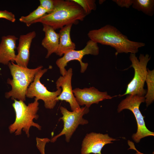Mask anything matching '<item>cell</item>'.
<instances>
[{"label":"cell","instance_id":"19","mask_svg":"<svg viewBox=\"0 0 154 154\" xmlns=\"http://www.w3.org/2000/svg\"><path fill=\"white\" fill-rule=\"evenodd\" d=\"M47 11L40 5L29 14L26 16H22L19 19L21 22L26 24L27 27H30L34 22L40 19L47 14Z\"/></svg>","mask_w":154,"mask_h":154},{"label":"cell","instance_id":"6","mask_svg":"<svg viewBox=\"0 0 154 154\" xmlns=\"http://www.w3.org/2000/svg\"><path fill=\"white\" fill-rule=\"evenodd\" d=\"M145 99L144 96L127 95L117 106L118 112L127 109L131 111L134 115L137 122V129L136 132L132 135V138L136 143H139L143 138L154 135V133L150 131L146 127L144 117L139 110V106L141 103L145 102Z\"/></svg>","mask_w":154,"mask_h":154},{"label":"cell","instance_id":"16","mask_svg":"<svg viewBox=\"0 0 154 154\" xmlns=\"http://www.w3.org/2000/svg\"><path fill=\"white\" fill-rule=\"evenodd\" d=\"M72 24L64 26L60 30L59 46L56 54L60 56L66 53L75 50L76 45L71 40L70 33Z\"/></svg>","mask_w":154,"mask_h":154},{"label":"cell","instance_id":"26","mask_svg":"<svg viewBox=\"0 0 154 154\" xmlns=\"http://www.w3.org/2000/svg\"><path fill=\"white\" fill-rule=\"evenodd\" d=\"M99 3L101 4L103 2H104L105 1V0H100L99 1Z\"/></svg>","mask_w":154,"mask_h":154},{"label":"cell","instance_id":"14","mask_svg":"<svg viewBox=\"0 0 154 154\" xmlns=\"http://www.w3.org/2000/svg\"><path fill=\"white\" fill-rule=\"evenodd\" d=\"M18 38L14 35L2 37L0 43V63L7 65L11 61L14 62L16 58L15 50Z\"/></svg>","mask_w":154,"mask_h":154},{"label":"cell","instance_id":"13","mask_svg":"<svg viewBox=\"0 0 154 154\" xmlns=\"http://www.w3.org/2000/svg\"><path fill=\"white\" fill-rule=\"evenodd\" d=\"M36 36V32L33 31L19 37L18 46L16 48L18 53L15 60L16 64L27 68L30 57V49L33 39Z\"/></svg>","mask_w":154,"mask_h":154},{"label":"cell","instance_id":"18","mask_svg":"<svg viewBox=\"0 0 154 154\" xmlns=\"http://www.w3.org/2000/svg\"><path fill=\"white\" fill-rule=\"evenodd\" d=\"M147 85V90L145 96V102L148 107L154 100V70L147 69V73L145 80Z\"/></svg>","mask_w":154,"mask_h":154},{"label":"cell","instance_id":"7","mask_svg":"<svg viewBox=\"0 0 154 154\" xmlns=\"http://www.w3.org/2000/svg\"><path fill=\"white\" fill-rule=\"evenodd\" d=\"M60 109L62 115L60 119L63 121V127L60 133L53 137L50 141L54 143L58 138L64 135L66 141L69 142L79 125H84L88 123V120L83 118V116L89 112V108L85 106L78 110L72 112L62 106L60 107Z\"/></svg>","mask_w":154,"mask_h":154},{"label":"cell","instance_id":"11","mask_svg":"<svg viewBox=\"0 0 154 154\" xmlns=\"http://www.w3.org/2000/svg\"><path fill=\"white\" fill-rule=\"evenodd\" d=\"M73 92L78 104L80 106L85 105L88 108L93 104H98L100 101L113 97L107 92L100 91L94 87L83 89L76 88L73 90Z\"/></svg>","mask_w":154,"mask_h":154},{"label":"cell","instance_id":"21","mask_svg":"<svg viewBox=\"0 0 154 154\" xmlns=\"http://www.w3.org/2000/svg\"><path fill=\"white\" fill-rule=\"evenodd\" d=\"M40 5L47 11V13L51 12L54 7V0H40Z\"/></svg>","mask_w":154,"mask_h":154},{"label":"cell","instance_id":"9","mask_svg":"<svg viewBox=\"0 0 154 154\" xmlns=\"http://www.w3.org/2000/svg\"><path fill=\"white\" fill-rule=\"evenodd\" d=\"M99 49L98 43L90 40L87 42L86 46L83 49L80 50H74L66 53L63 56L56 60V63L59 69L61 74L64 76L67 70L65 67L68 63L72 60H77L80 65V72L83 73L86 70L88 65V63L82 61L84 56L88 54L96 56L99 54Z\"/></svg>","mask_w":154,"mask_h":154},{"label":"cell","instance_id":"5","mask_svg":"<svg viewBox=\"0 0 154 154\" xmlns=\"http://www.w3.org/2000/svg\"><path fill=\"white\" fill-rule=\"evenodd\" d=\"M129 59L131 63L130 67L134 70V76L125 93L120 96L127 95L144 96L147 92L144 87L147 73V66L151 56L148 54H140L138 59L135 54L130 53Z\"/></svg>","mask_w":154,"mask_h":154},{"label":"cell","instance_id":"8","mask_svg":"<svg viewBox=\"0 0 154 154\" xmlns=\"http://www.w3.org/2000/svg\"><path fill=\"white\" fill-rule=\"evenodd\" d=\"M48 70L46 68L42 69L36 73L33 81L28 88L26 96L29 98L35 97V99L38 100H43L45 107L46 109H51L55 107L58 101L57 98L60 94L62 89L61 88H59L55 91L50 92L41 82V78Z\"/></svg>","mask_w":154,"mask_h":154},{"label":"cell","instance_id":"25","mask_svg":"<svg viewBox=\"0 0 154 154\" xmlns=\"http://www.w3.org/2000/svg\"><path fill=\"white\" fill-rule=\"evenodd\" d=\"M127 143L128 145L129 146V147L128 149H132L136 151L139 154H145L140 152L137 150L135 147L134 143L132 141L129 140L127 141Z\"/></svg>","mask_w":154,"mask_h":154},{"label":"cell","instance_id":"3","mask_svg":"<svg viewBox=\"0 0 154 154\" xmlns=\"http://www.w3.org/2000/svg\"><path fill=\"white\" fill-rule=\"evenodd\" d=\"M12 79L8 78V84L11 85V90L5 94L7 98H11L12 100L17 99L24 101L26 100V94L30 84L33 81L36 73L42 69L40 66L33 69L25 68L13 62L8 64Z\"/></svg>","mask_w":154,"mask_h":154},{"label":"cell","instance_id":"1","mask_svg":"<svg viewBox=\"0 0 154 154\" xmlns=\"http://www.w3.org/2000/svg\"><path fill=\"white\" fill-rule=\"evenodd\" d=\"M54 9L35 21L48 25L55 30L70 24H77L86 16L82 8L72 0H54Z\"/></svg>","mask_w":154,"mask_h":154},{"label":"cell","instance_id":"17","mask_svg":"<svg viewBox=\"0 0 154 154\" xmlns=\"http://www.w3.org/2000/svg\"><path fill=\"white\" fill-rule=\"evenodd\" d=\"M133 8L149 16L154 14V0H133Z\"/></svg>","mask_w":154,"mask_h":154},{"label":"cell","instance_id":"20","mask_svg":"<svg viewBox=\"0 0 154 154\" xmlns=\"http://www.w3.org/2000/svg\"><path fill=\"white\" fill-rule=\"evenodd\" d=\"M82 8L86 15L90 14L92 11L95 10L96 5L95 0H72Z\"/></svg>","mask_w":154,"mask_h":154},{"label":"cell","instance_id":"23","mask_svg":"<svg viewBox=\"0 0 154 154\" xmlns=\"http://www.w3.org/2000/svg\"><path fill=\"white\" fill-rule=\"evenodd\" d=\"M0 18L6 19L12 22H14L16 21L15 16L11 12L7 10H0Z\"/></svg>","mask_w":154,"mask_h":154},{"label":"cell","instance_id":"4","mask_svg":"<svg viewBox=\"0 0 154 154\" xmlns=\"http://www.w3.org/2000/svg\"><path fill=\"white\" fill-rule=\"evenodd\" d=\"M13 100L14 102L12 106L15 113V119L14 123L9 127L10 132L18 135L21 134L23 130L29 137L31 127H34L41 130V126L33 121L34 119H37L38 117L37 114L39 109L38 100L35 99L34 102L27 105L22 100Z\"/></svg>","mask_w":154,"mask_h":154},{"label":"cell","instance_id":"22","mask_svg":"<svg viewBox=\"0 0 154 154\" xmlns=\"http://www.w3.org/2000/svg\"><path fill=\"white\" fill-rule=\"evenodd\" d=\"M37 146L41 154H45V147L47 143L50 141V139L46 138H40L37 137L36 139Z\"/></svg>","mask_w":154,"mask_h":154},{"label":"cell","instance_id":"24","mask_svg":"<svg viewBox=\"0 0 154 154\" xmlns=\"http://www.w3.org/2000/svg\"><path fill=\"white\" fill-rule=\"evenodd\" d=\"M112 1L120 7L128 8L132 6L133 0H112Z\"/></svg>","mask_w":154,"mask_h":154},{"label":"cell","instance_id":"2","mask_svg":"<svg viewBox=\"0 0 154 154\" xmlns=\"http://www.w3.org/2000/svg\"><path fill=\"white\" fill-rule=\"evenodd\" d=\"M88 36L94 42L109 46L115 48L116 55L125 53L136 54L139 48L145 46L144 43L131 40L118 29L107 24L101 28L89 31Z\"/></svg>","mask_w":154,"mask_h":154},{"label":"cell","instance_id":"10","mask_svg":"<svg viewBox=\"0 0 154 154\" xmlns=\"http://www.w3.org/2000/svg\"><path fill=\"white\" fill-rule=\"evenodd\" d=\"M110 137L108 134L92 132L86 134L81 145V154H102L101 150L106 145L118 140Z\"/></svg>","mask_w":154,"mask_h":154},{"label":"cell","instance_id":"12","mask_svg":"<svg viewBox=\"0 0 154 154\" xmlns=\"http://www.w3.org/2000/svg\"><path fill=\"white\" fill-rule=\"evenodd\" d=\"M72 69L69 68L64 76H60L56 82V89L61 88V92L57 98V100L65 101L68 103L72 111H77L81 107L77 102L73 92L71 81Z\"/></svg>","mask_w":154,"mask_h":154},{"label":"cell","instance_id":"15","mask_svg":"<svg viewBox=\"0 0 154 154\" xmlns=\"http://www.w3.org/2000/svg\"><path fill=\"white\" fill-rule=\"evenodd\" d=\"M42 25V30L45 33V37L42 40L41 44L47 50L46 58H48L52 54L56 53L59 46V35L51 27L45 24Z\"/></svg>","mask_w":154,"mask_h":154},{"label":"cell","instance_id":"27","mask_svg":"<svg viewBox=\"0 0 154 154\" xmlns=\"http://www.w3.org/2000/svg\"><path fill=\"white\" fill-rule=\"evenodd\" d=\"M135 154H139V153H138L136 152V153Z\"/></svg>","mask_w":154,"mask_h":154}]
</instances>
